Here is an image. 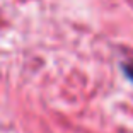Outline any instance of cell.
<instances>
[{
	"mask_svg": "<svg viewBox=\"0 0 133 133\" xmlns=\"http://www.w3.org/2000/svg\"><path fill=\"white\" fill-rule=\"evenodd\" d=\"M123 68H125V74L128 75V77L133 78V60H131V62H128V63H125Z\"/></svg>",
	"mask_w": 133,
	"mask_h": 133,
	"instance_id": "6da1fadb",
	"label": "cell"
}]
</instances>
